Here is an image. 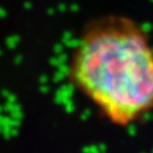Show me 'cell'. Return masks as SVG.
I'll list each match as a JSON object with an SVG mask.
<instances>
[{
	"mask_svg": "<svg viewBox=\"0 0 153 153\" xmlns=\"http://www.w3.org/2000/svg\"><path fill=\"white\" fill-rule=\"evenodd\" d=\"M71 85L112 123L128 126L153 111V44L123 15H102L81 30L70 53Z\"/></svg>",
	"mask_w": 153,
	"mask_h": 153,
	"instance_id": "obj_1",
	"label": "cell"
}]
</instances>
